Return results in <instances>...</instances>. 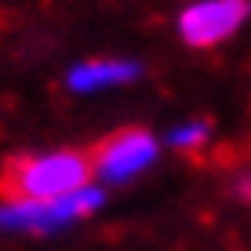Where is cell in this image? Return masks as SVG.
I'll use <instances>...</instances> for the list:
<instances>
[{
	"label": "cell",
	"instance_id": "obj_7",
	"mask_svg": "<svg viewBox=\"0 0 251 251\" xmlns=\"http://www.w3.org/2000/svg\"><path fill=\"white\" fill-rule=\"evenodd\" d=\"M237 193L244 197V201H251V178H240V182H237Z\"/></svg>",
	"mask_w": 251,
	"mask_h": 251
},
{
	"label": "cell",
	"instance_id": "obj_5",
	"mask_svg": "<svg viewBox=\"0 0 251 251\" xmlns=\"http://www.w3.org/2000/svg\"><path fill=\"white\" fill-rule=\"evenodd\" d=\"M138 69L131 62H117V58H95L88 66H76L69 73L73 88H102V84H117V80H131Z\"/></svg>",
	"mask_w": 251,
	"mask_h": 251
},
{
	"label": "cell",
	"instance_id": "obj_3",
	"mask_svg": "<svg viewBox=\"0 0 251 251\" xmlns=\"http://www.w3.org/2000/svg\"><path fill=\"white\" fill-rule=\"evenodd\" d=\"M251 0H201L178 15V33L189 48H215L240 29Z\"/></svg>",
	"mask_w": 251,
	"mask_h": 251
},
{
	"label": "cell",
	"instance_id": "obj_1",
	"mask_svg": "<svg viewBox=\"0 0 251 251\" xmlns=\"http://www.w3.org/2000/svg\"><path fill=\"white\" fill-rule=\"evenodd\" d=\"M95 178V164L88 150H51V153H22L4 160L0 168V197L4 204L29 201H58L80 193Z\"/></svg>",
	"mask_w": 251,
	"mask_h": 251
},
{
	"label": "cell",
	"instance_id": "obj_2",
	"mask_svg": "<svg viewBox=\"0 0 251 251\" xmlns=\"http://www.w3.org/2000/svg\"><path fill=\"white\" fill-rule=\"evenodd\" d=\"M88 153L95 164V178L120 182V178H131L135 171H142L157 157V142L146 127H120V131H109L106 138H99Z\"/></svg>",
	"mask_w": 251,
	"mask_h": 251
},
{
	"label": "cell",
	"instance_id": "obj_6",
	"mask_svg": "<svg viewBox=\"0 0 251 251\" xmlns=\"http://www.w3.org/2000/svg\"><path fill=\"white\" fill-rule=\"evenodd\" d=\"M207 138V124H189V127H178L175 135H171V142L178 146V150H197Z\"/></svg>",
	"mask_w": 251,
	"mask_h": 251
},
{
	"label": "cell",
	"instance_id": "obj_4",
	"mask_svg": "<svg viewBox=\"0 0 251 251\" xmlns=\"http://www.w3.org/2000/svg\"><path fill=\"white\" fill-rule=\"evenodd\" d=\"M99 189H80V193L58 197V201H29V204H7L0 211V226H15V229H55L66 226L73 219H84L88 211L99 207Z\"/></svg>",
	"mask_w": 251,
	"mask_h": 251
}]
</instances>
